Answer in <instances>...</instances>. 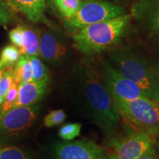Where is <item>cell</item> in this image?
Instances as JSON below:
<instances>
[{
	"label": "cell",
	"instance_id": "obj_1",
	"mask_svg": "<svg viewBox=\"0 0 159 159\" xmlns=\"http://www.w3.org/2000/svg\"><path fill=\"white\" fill-rule=\"evenodd\" d=\"M72 75L81 114L92 121L106 138H113L118 130L119 116L98 71L81 66L74 69Z\"/></svg>",
	"mask_w": 159,
	"mask_h": 159
},
{
	"label": "cell",
	"instance_id": "obj_2",
	"mask_svg": "<svg viewBox=\"0 0 159 159\" xmlns=\"http://www.w3.org/2000/svg\"><path fill=\"white\" fill-rule=\"evenodd\" d=\"M132 19L125 14L86 26L72 35L74 47L85 55H94L117 44L128 30Z\"/></svg>",
	"mask_w": 159,
	"mask_h": 159
},
{
	"label": "cell",
	"instance_id": "obj_3",
	"mask_svg": "<svg viewBox=\"0 0 159 159\" xmlns=\"http://www.w3.org/2000/svg\"><path fill=\"white\" fill-rule=\"evenodd\" d=\"M111 64L126 78L146 93L149 98L159 101L154 68L136 49L129 47L111 49L108 52Z\"/></svg>",
	"mask_w": 159,
	"mask_h": 159
},
{
	"label": "cell",
	"instance_id": "obj_4",
	"mask_svg": "<svg viewBox=\"0 0 159 159\" xmlns=\"http://www.w3.org/2000/svg\"><path fill=\"white\" fill-rule=\"evenodd\" d=\"M112 99L119 116L134 131L156 136L159 130V101L148 97Z\"/></svg>",
	"mask_w": 159,
	"mask_h": 159
},
{
	"label": "cell",
	"instance_id": "obj_5",
	"mask_svg": "<svg viewBox=\"0 0 159 159\" xmlns=\"http://www.w3.org/2000/svg\"><path fill=\"white\" fill-rule=\"evenodd\" d=\"M126 13L122 6L101 0L81 1L78 10L71 19L65 20V25L76 32L86 26L112 19Z\"/></svg>",
	"mask_w": 159,
	"mask_h": 159
},
{
	"label": "cell",
	"instance_id": "obj_6",
	"mask_svg": "<svg viewBox=\"0 0 159 159\" xmlns=\"http://www.w3.org/2000/svg\"><path fill=\"white\" fill-rule=\"evenodd\" d=\"M97 71L103 85L112 99L131 100L148 97L140 87L121 75L110 63L102 61Z\"/></svg>",
	"mask_w": 159,
	"mask_h": 159
},
{
	"label": "cell",
	"instance_id": "obj_7",
	"mask_svg": "<svg viewBox=\"0 0 159 159\" xmlns=\"http://www.w3.org/2000/svg\"><path fill=\"white\" fill-rule=\"evenodd\" d=\"M39 108L35 105L11 108L0 118V143H5L27 131L34 124Z\"/></svg>",
	"mask_w": 159,
	"mask_h": 159
},
{
	"label": "cell",
	"instance_id": "obj_8",
	"mask_svg": "<svg viewBox=\"0 0 159 159\" xmlns=\"http://www.w3.org/2000/svg\"><path fill=\"white\" fill-rule=\"evenodd\" d=\"M51 159H109V152L91 141H64L53 145Z\"/></svg>",
	"mask_w": 159,
	"mask_h": 159
},
{
	"label": "cell",
	"instance_id": "obj_9",
	"mask_svg": "<svg viewBox=\"0 0 159 159\" xmlns=\"http://www.w3.org/2000/svg\"><path fill=\"white\" fill-rule=\"evenodd\" d=\"M155 135L133 131L119 140L113 139L109 159H136L155 148Z\"/></svg>",
	"mask_w": 159,
	"mask_h": 159
},
{
	"label": "cell",
	"instance_id": "obj_10",
	"mask_svg": "<svg viewBox=\"0 0 159 159\" xmlns=\"http://www.w3.org/2000/svg\"><path fill=\"white\" fill-rule=\"evenodd\" d=\"M71 49L68 41L55 30H46L39 38V56L52 66H61L68 61Z\"/></svg>",
	"mask_w": 159,
	"mask_h": 159
},
{
	"label": "cell",
	"instance_id": "obj_11",
	"mask_svg": "<svg viewBox=\"0 0 159 159\" xmlns=\"http://www.w3.org/2000/svg\"><path fill=\"white\" fill-rule=\"evenodd\" d=\"M130 16L150 35L159 32V0H138L131 7Z\"/></svg>",
	"mask_w": 159,
	"mask_h": 159
},
{
	"label": "cell",
	"instance_id": "obj_12",
	"mask_svg": "<svg viewBox=\"0 0 159 159\" xmlns=\"http://www.w3.org/2000/svg\"><path fill=\"white\" fill-rule=\"evenodd\" d=\"M50 80L51 77H47L40 80L20 83L18 89L17 100L13 108L19 106H30L39 102L47 94Z\"/></svg>",
	"mask_w": 159,
	"mask_h": 159
},
{
	"label": "cell",
	"instance_id": "obj_13",
	"mask_svg": "<svg viewBox=\"0 0 159 159\" xmlns=\"http://www.w3.org/2000/svg\"><path fill=\"white\" fill-rule=\"evenodd\" d=\"M11 8L25 15L33 23L49 25L45 16L47 2L46 0H10Z\"/></svg>",
	"mask_w": 159,
	"mask_h": 159
},
{
	"label": "cell",
	"instance_id": "obj_14",
	"mask_svg": "<svg viewBox=\"0 0 159 159\" xmlns=\"http://www.w3.org/2000/svg\"><path fill=\"white\" fill-rule=\"evenodd\" d=\"M22 47L20 49L21 55L26 56H39V38L36 31L27 26L21 25Z\"/></svg>",
	"mask_w": 159,
	"mask_h": 159
},
{
	"label": "cell",
	"instance_id": "obj_15",
	"mask_svg": "<svg viewBox=\"0 0 159 159\" xmlns=\"http://www.w3.org/2000/svg\"><path fill=\"white\" fill-rule=\"evenodd\" d=\"M13 80L18 84L30 82L33 80L31 64L25 55H21L13 69Z\"/></svg>",
	"mask_w": 159,
	"mask_h": 159
},
{
	"label": "cell",
	"instance_id": "obj_16",
	"mask_svg": "<svg viewBox=\"0 0 159 159\" xmlns=\"http://www.w3.org/2000/svg\"><path fill=\"white\" fill-rule=\"evenodd\" d=\"M21 54L19 49L13 44L7 45L0 53V68L13 67Z\"/></svg>",
	"mask_w": 159,
	"mask_h": 159
},
{
	"label": "cell",
	"instance_id": "obj_17",
	"mask_svg": "<svg viewBox=\"0 0 159 159\" xmlns=\"http://www.w3.org/2000/svg\"><path fill=\"white\" fill-rule=\"evenodd\" d=\"M82 0H52L53 5L57 7L61 14L66 19H69L74 16Z\"/></svg>",
	"mask_w": 159,
	"mask_h": 159
},
{
	"label": "cell",
	"instance_id": "obj_18",
	"mask_svg": "<svg viewBox=\"0 0 159 159\" xmlns=\"http://www.w3.org/2000/svg\"><path fill=\"white\" fill-rule=\"evenodd\" d=\"M26 56V55H25ZM31 64L33 80L32 81L40 80L47 77H50V71L46 65L38 56H26Z\"/></svg>",
	"mask_w": 159,
	"mask_h": 159
},
{
	"label": "cell",
	"instance_id": "obj_19",
	"mask_svg": "<svg viewBox=\"0 0 159 159\" xmlns=\"http://www.w3.org/2000/svg\"><path fill=\"white\" fill-rule=\"evenodd\" d=\"M0 159H32L27 152L17 147L0 143Z\"/></svg>",
	"mask_w": 159,
	"mask_h": 159
},
{
	"label": "cell",
	"instance_id": "obj_20",
	"mask_svg": "<svg viewBox=\"0 0 159 159\" xmlns=\"http://www.w3.org/2000/svg\"><path fill=\"white\" fill-rule=\"evenodd\" d=\"M18 89H19V84L13 80L3 99L2 102L0 105V118L4 114H5L7 111L13 108V106L17 100Z\"/></svg>",
	"mask_w": 159,
	"mask_h": 159
},
{
	"label": "cell",
	"instance_id": "obj_21",
	"mask_svg": "<svg viewBox=\"0 0 159 159\" xmlns=\"http://www.w3.org/2000/svg\"><path fill=\"white\" fill-rule=\"evenodd\" d=\"M82 124L80 123H67L61 127L58 131V136L63 141H71L80 134Z\"/></svg>",
	"mask_w": 159,
	"mask_h": 159
},
{
	"label": "cell",
	"instance_id": "obj_22",
	"mask_svg": "<svg viewBox=\"0 0 159 159\" xmlns=\"http://www.w3.org/2000/svg\"><path fill=\"white\" fill-rule=\"evenodd\" d=\"M66 119V114L63 110L50 111L43 119V125L47 128H53L62 124Z\"/></svg>",
	"mask_w": 159,
	"mask_h": 159
},
{
	"label": "cell",
	"instance_id": "obj_23",
	"mask_svg": "<svg viewBox=\"0 0 159 159\" xmlns=\"http://www.w3.org/2000/svg\"><path fill=\"white\" fill-rule=\"evenodd\" d=\"M13 67H7L4 71L0 80V105L2 102L6 94L13 82Z\"/></svg>",
	"mask_w": 159,
	"mask_h": 159
},
{
	"label": "cell",
	"instance_id": "obj_24",
	"mask_svg": "<svg viewBox=\"0 0 159 159\" xmlns=\"http://www.w3.org/2000/svg\"><path fill=\"white\" fill-rule=\"evenodd\" d=\"M9 39L11 40V43L16 47H17L21 49L22 47V28H21V25L16 26L10 31L9 33Z\"/></svg>",
	"mask_w": 159,
	"mask_h": 159
},
{
	"label": "cell",
	"instance_id": "obj_25",
	"mask_svg": "<svg viewBox=\"0 0 159 159\" xmlns=\"http://www.w3.org/2000/svg\"><path fill=\"white\" fill-rule=\"evenodd\" d=\"M11 21V15L5 6L0 3V26L7 25Z\"/></svg>",
	"mask_w": 159,
	"mask_h": 159
},
{
	"label": "cell",
	"instance_id": "obj_26",
	"mask_svg": "<svg viewBox=\"0 0 159 159\" xmlns=\"http://www.w3.org/2000/svg\"><path fill=\"white\" fill-rule=\"evenodd\" d=\"M136 159H159V156L158 155L156 154V148H153L151 150L145 152L144 154H142V156H139Z\"/></svg>",
	"mask_w": 159,
	"mask_h": 159
},
{
	"label": "cell",
	"instance_id": "obj_27",
	"mask_svg": "<svg viewBox=\"0 0 159 159\" xmlns=\"http://www.w3.org/2000/svg\"><path fill=\"white\" fill-rule=\"evenodd\" d=\"M153 68H154V71H155V75H156L157 89H158V92L159 95V63L158 64H156V66H154Z\"/></svg>",
	"mask_w": 159,
	"mask_h": 159
},
{
	"label": "cell",
	"instance_id": "obj_28",
	"mask_svg": "<svg viewBox=\"0 0 159 159\" xmlns=\"http://www.w3.org/2000/svg\"><path fill=\"white\" fill-rule=\"evenodd\" d=\"M151 36L153 37L155 40H156L157 42L159 43V32H158V33H155V34H153V35H152Z\"/></svg>",
	"mask_w": 159,
	"mask_h": 159
},
{
	"label": "cell",
	"instance_id": "obj_29",
	"mask_svg": "<svg viewBox=\"0 0 159 159\" xmlns=\"http://www.w3.org/2000/svg\"><path fill=\"white\" fill-rule=\"evenodd\" d=\"M6 68H0V80H1L4 71H5Z\"/></svg>",
	"mask_w": 159,
	"mask_h": 159
},
{
	"label": "cell",
	"instance_id": "obj_30",
	"mask_svg": "<svg viewBox=\"0 0 159 159\" xmlns=\"http://www.w3.org/2000/svg\"><path fill=\"white\" fill-rule=\"evenodd\" d=\"M156 150L157 151V153H158V156H159V142H158V141H157V142H156Z\"/></svg>",
	"mask_w": 159,
	"mask_h": 159
},
{
	"label": "cell",
	"instance_id": "obj_31",
	"mask_svg": "<svg viewBox=\"0 0 159 159\" xmlns=\"http://www.w3.org/2000/svg\"><path fill=\"white\" fill-rule=\"evenodd\" d=\"M46 1H47V4H49V5H53L52 0H46Z\"/></svg>",
	"mask_w": 159,
	"mask_h": 159
},
{
	"label": "cell",
	"instance_id": "obj_32",
	"mask_svg": "<svg viewBox=\"0 0 159 159\" xmlns=\"http://www.w3.org/2000/svg\"><path fill=\"white\" fill-rule=\"evenodd\" d=\"M157 139H158V141L159 142V133L158 134V135H157Z\"/></svg>",
	"mask_w": 159,
	"mask_h": 159
}]
</instances>
